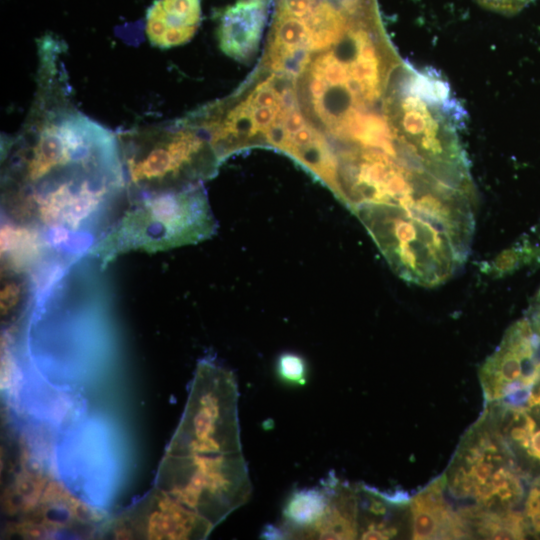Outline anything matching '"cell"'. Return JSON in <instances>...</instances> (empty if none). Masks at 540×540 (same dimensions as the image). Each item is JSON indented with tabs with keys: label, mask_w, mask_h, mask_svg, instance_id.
Instances as JSON below:
<instances>
[{
	"label": "cell",
	"mask_w": 540,
	"mask_h": 540,
	"mask_svg": "<svg viewBox=\"0 0 540 540\" xmlns=\"http://www.w3.org/2000/svg\"><path fill=\"white\" fill-rule=\"evenodd\" d=\"M38 51L33 104L2 145V208L26 229L90 232L127 197L118 138L70 101L60 43L45 37Z\"/></svg>",
	"instance_id": "cell-1"
},
{
	"label": "cell",
	"mask_w": 540,
	"mask_h": 540,
	"mask_svg": "<svg viewBox=\"0 0 540 540\" xmlns=\"http://www.w3.org/2000/svg\"><path fill=\"white\" fill-rule=\"evenodd\" d=\"M90 248L102 267L131 251L154 253L210 238L216 221L201 185L140 196Z\"/></svg>",
	"instance_id": "cell-2"
},
{
	"label": "cell",
	"mask_w": 540,
	"mask_h": 540,
	"mask_svg": "<svg viewBox=\"0 0 540 540\" xmlns=\"http://www.w3.org/2000/svg\"><path fill=\"white\" fill-rule=\"evenodd\" d=\"M127 200L200 185L219 158L204 134L187 119L117 134Z\"/></svg>",
	"instance_id": "cell-3"
},
{
	"label": "cell",
	"mask_w": 540,
	"mask_h": 540,
	"mask_svg": "<svg viewBox=\"0 0 540 540\" xmlns=\"http://www.w3.org/2000/svg\"><path fill=\"white\" fill-rule=\"evenodd\" d=\"M443 476L453 497L499 510L523 505L532 480L484 413L463 436Z\"/></svg>",
	"instance_id": "cell-4"
},
{
	"label": "cell",
	"mask_w": 540,
	"mask_h": 540,
	"mask_svg": "<svg viewBox=\"0 0 540 540\" xmlns=\"http://www.w3.org/2000/svg\"><path fill=\"white\" fill-rule=\"evenodd\" d=\"M155 487L213 528L243 505L252 489L242 451L165 453L157 471Z\"/></svg>",
	"instance_id": "cell-5"
},
{
	"label": "cell",
	"mask_w": 540,
	"mask_h": 540,
	"mask_svg": "<svg viewBox=\"0 0 540 540\" xmlns=\"http://www.w3.org/2000/svg\"><path fill=\"white\" fill-rule=\"evenodd\" d=\"M539 372L540 343L528 320H517L479 369L485 403L525 405Z\"/></svg>",
	"instance_id": "cell-6"
},
{
	"label": "cell",
	"mask_w": 540,
	"mask_h": 540,
	"mask_svg": "<svg viewBox=\"0 0 540 540\" xmlns=\"http://www.w3.org/2000/svg\"><path fill=\"white\" fill-rule=\"evenodd\" d=\"M213 527L154 487L115 523L114 535L134 539H204Z\"/></svg>",
	"instance_id": "cell-7"
},
{
	"label": "cell",
	"mask_w": 540,
	"mask_h": 540,
	"mask_svg": "<svg viewBox=\"0 0 540 540\" xmlns=\"http://www.w3.org/2000/svg\"><path fill=\"white\" fill-rule=\"evenodd\" d=\"M501 435L522 470L540 475V406L486 404L483 412Z\"/></svg>",
	"instance_id": "cell-8"
},
{
	"label": "cell",
	"mask_w": 540,
	"mask_h": 540,
	"mask_svg": "<svg viewBox=\"0 0 540 540\" xmlns=\"http://www.w3.org/2000/svg\"><path fill=\"white\" fill-rule=\"evenodd\" d=\"M445 480L440 476L409 500L413 539L469 538L460 515L444 496Z\"/></svg>",
	"instance_id": "cell-9"
},
{
	"label": "cell",
	"mask_w": 540,
	"mask_h": 540,
	"mask_svg": "<svg viewBox=\"0 0 540 540\" xmlns=\"http://www.w3.org/2000/svg\"><path fill=\"white\" fill-rule=\"evenodd\" d=\"M271 0H237L221 14L217 38L220 49L236 60L250 59L258 50Z\"/></svg>",
	"instance_id": "cell-10"
},
{
	"label": "cell",
	"mask_w": 540,
	"mask_h": 540,
	"mask_svg": "<svg viewBox=\"0 0 540 540\" xmlns=\"http://www.w3.org/2000/svg\"><path fill=\"white\" fill-rule=\"evenodd\" d=\"M200 19V0H155L146 15L147 39L161 49L183 45L194 36Z\"/></svg>",
	"instance_id": "cell-11"
},
{
	"label": "cell",
	"mask_w": 540,
	"mask_h": 540,
	"mask_svg": "<svg viewBox=\"0 0 540 540\" xmlns=\"http://www.w3.org/2000/svg\"><path fill=\"white\" fill-rule=\"evenodd\" d=\"M459 512L469 538L524 539L528 536L522 510L488 509L472 505Z\"/></svg>",
	"instance_id": "cell-12"
},
{
	"label": "cell",
	"mask_w": 540,
	"mask_h": 540,
	"mask_svg": "<svg viewBox=\"0 0 540 540\" xmlns=\"http://www.w3.org/2000/svg\"><path fill=\"white\" fill-rule=\"evenodd\" d=\"M328 502L324 485L295 491L283 511L284 527L293 535L301 534L314 525L323 515Z\"/></svg>",
	"instance_id": "cell-13"
},
{
	"label": "cell",
	"mask_w": 540,
	"mask_h": 540,
	"mask_svg": "<svg viewBox=\"0 0 540 540\" xmlns=\"http://www.w3.org/2000/svg\"><path fill=\"white\" fill-rule=\"evenodd\" d=\"M522 512L527 535L540 539V475L529 483Z\"/></svg>",
	"instance_id": "cell-14"
},
{
	"label": "cell",
	"mask_w": 540,
	"mask_h": 540,
	"mask_svg": "<svg viewBox=\"0 0 540 540\" xmlns=\"http://www.w3.org/2000/svg\"><path fill=\"white\" fill-rule=\"evenodd\" d=\"M304 361L297 355L285 353L278 360V373L288 382L301 383L305 377Z\"/></svg>",
	"instance_id": "cell-15"
},
{
	"label": "cell",
	"mask_w": 540,
	"mask_h": 540,
	"mask_svg": "<svg viewBox=\"0 0 540 540\" xmlns=\"http://www.w3.org/2000/svg\"><path fill=\"white\" fill-rule=\"evenodd\" d=\"M526 319L540 343V288L530 301Z\"/></svg>",
	"instance_id": "cell-16"
},
{
	"label": "cell",
	"mask_w": 540,
	"mask_h": 540,
	"mask_svg": "<svg viewBox=\"0 0 540 540\" xmlns=\"http://www.w3.org/2000/svg\"><path fill=\"white\" fill-rule=\"evenodd\" d=\"M487 7L502 12H516L531 0H479Z\"/></svg>",
	"instance_id": "cell-17"
},
{
	"label": "cell",
	"mask_w": 540,
	"mask_h": 540,
	"mask_svg": "<svg viewBox=\"0 0 540 540\" xmlns=\"http://www.w3.org/2000/svg\"><path fill=\"white\" fill-rule=\"evenodd\" d=\"M525 406H540V372L529 389Z\"/></svg>",
	"instance_id": "cell-18"
}]
</instances>
